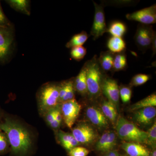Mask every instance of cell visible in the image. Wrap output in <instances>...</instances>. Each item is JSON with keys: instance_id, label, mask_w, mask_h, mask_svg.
<instances>
[{"instance_id": "1", "label": "cell", "mask_w": 156, "mask_h": 156, "mask_svg": "<svg viewBox=\"0 0 156 156\" xmlns=\"http://www.w3.org/2000/svg\"><path fill=\"white\" fill-rule=\"evenodd\" d=\"M0 130L5 134L11 150L15 154H23L31 147L32 140L28 130L9 118L0 122Z\"/></svg>"}, {"instance_id": "2", "label": "cell", "mask_w": 156, "mask_h": 156, "mask_svg": "<svg viewBox=\"0 0 156 156\" xmlns=\"http://www.w3.org/2000/svg\"><path fill=\"white\" fill-rule=\"evenodd\" d=\"M119 137L127 142L147 144V133L140 130L133 123L121 117L116 126Z\"/></svg>"}, {"instance_id": "3", "label": "cell", "mask_w": 156, "mask_h": 156, "mask_svg": "<svg viewBox=\"0 0 156 156\" xmlns=\"http://www.w3.org/2000/svg\"><path fill=\"white\" fill-rule=\"evenodd\" d=\"M87 67V92L91 96L100 94L102 83V70L101 68L97 56H95L86 62Z\"/></svg>"}, {"instance_id": "4", "label": "cell", "mask_w": 156, "mask_h": 156, "mask_svg": "<svg viewBox=\"0 0 156 156\" xmlns=\"http://www.w3.org/2000/svg\"><path fill=\"white\" fill-rule=\"evenodd\" d=\"M40 111L44 113L58 106L59 103V85L48 83L43 86L38 93Z\"/></svg>"}, {"instance_id": "5", "label": "cell", "mask_w": 156, "mask_h": 156, "mask_svg": "<svg viewBox=\"0 0 156 156\" xmlns=\"http://www.w3.org/2000/svg\"><path fill=\"white\" fill-rule=\"evenodd\" d=\"M14 26H0V63H5L11 57L14 48Z\"/></svg>"}, {"instance_id": "6", "label": "cell", "mask_w": 156, "mask_h": 156, "mask_svg": "<svg viewBox=\"0 0 156 156\" xmlns=\"http://www.w3.org/2000/svg\"><path fill=\"white\" fill-rule=\"evenodd\" d=\"M155 31L151 25L139 23L134 37V42L140 50L144 52L151 49Z\"/></svg>"}, {"instance_id": "7", "label": "cell", "mask_w": 156, "mask_h": 156, "mask_svg": "<svg viewBox=\"0 0 156 156\" xmlns=\"http://www.w3.org/2000/svg\"><path fill=\"white\" fill-rule=\"evenodd\" d=\"M81 106L75 98L62 103V119L68 128H72L80 112Z\"/></svg>"}, {"instance_id": "8", "label": "cell", "mask_w": 156, "mask_h": 156, "mask_svg": "<svg viewBox=\"0 0 156 156\" xmlns=\"http://www.w3.org/2000/svg\"><path fill=\"white\" fill-rule=\"evenodd\" d=\"M95 12L94 21L91 29V35L94 40H97L102 36L107 30L103 6L93 2Z\"/></svg>"}, {"instance_id": "9", "label": "cell", "mask_w": 156, "mask_h": 156, "mask_svg": "<svg viewBox=\"0 0 156 156\" xmlns=\"http://www.w3.org/2000/svg\"><path fill=\"white\" fill-rule=\"evenodd\" d=\"M72 134L80 144L92 143L97 136L94 128L86 123H80L76 126L73 129Z\"/></svg>"}, {"instance_id": "10", "label": "cell", "mask_w": 156, "mask_h": 156, "mask_svg": "<svg viewBox=\"0 0 156 156\" xmlns=\"http://www.w3.org/2000/svg\"><path fill=\"white\" fill-rule=\"evenodd\" d=\"M126 17L128 20L137 21L141 24L145 25H151L155 23L156 5L127 14Z\"/></svg>"}, {"instance_id": "11", "label": "cell", "mask_w": 156, "mask_h": 156, "mask_svg": "<svg viewBox=\"0 0 156 156\" xmlns=\"http://www.w3.org/2000/svg\"><path fill=\"white\" fill-rule=\"evenodd\" d=\"M101 90L108 101L116 106L120 98L119 88L116 81L111 78H105L102 81Z\"/></svg>"}, {"instance_id": "12", "label": "cell", "mask_w": 156, "mask_h": 156, "mask_svg": "<svg viewBox=\"0 0 156 156\" xmlns=\"http://www.w3.org/2000/svg\"><path fill=\"white\" fill-rule=\"evenodd\" d=\"M117 137L115 133L113 131L105 132L96 144L97 150L104 152L112 151L116 145Z\"/></svg>"}, {"instance_id": "13", "label": "cell", "mask_w": 156, "mask_h": 156, "mask_svg": "<svg viewBox=\"0 0 156 156\" xmlns=\"http://www.w3.org/2000/svg\"><path fill=\"white\" fill-rule=\"evenodd\" d=\"M86 115L89 121L94 126L105 128L108 125V121L101 110L95 107H89L87 109Z\"/></svg>"}, {"instance_id": "14", "label": "cell", "mask_w": 156, "mask_h": 156, "mask_svg": "<svg viewBox=\"0 0 156 156\" xmlns=\"http://www.w3.org/2000/svg\"><path fill=\"white\" fill-rule=\"evenodd\" d=\"M156 109L154 107L140 109L135 111L134 119L136 122L143 125H148L151 123L156 116Z\"/></svg>"}, {"instance_id": "15", "label": "cell", "mask_w": 156, "mask_h": 156, "mask_svg": "<svg viewBox=\"0 0 156 156\" xmlns=\"http://www.w3.org/2000/svg\"><path fill=\"white\" fill-rule=\"evenodd\" d=\"M122 148L129 156H149L148 150L141 144L135 142H125Z\"/></svg>"}, {"instance_id": "16", "label": "cell", "mask_w": 156, "mask_h": 156, "mask_svg": "<svg viewBox=\"0 0 156 156\" xmlns=\"http://www.w3.org/2000/svg\"><path fill=\"white\" fill-rule=\"evenodd\" d=\"M57 137L60 144L66 149L68 151L77 147L80 144L73 136L72 134L64 132L61 130L58 131Z\"/></svg>"}, {"instance_id": "17", "label": "cell", "mask_w": 156, "mask_h": 156, "mask_svg": "<svg viewBox=\"0 0 156 156\" xmlns=\"http://www.w3.org/2000/svg\"><path fill=\"white\" fill-rule=\"evenodd\" d=\"M75 89L80 94L84 95L87 93V67L85 63L74 82Z\"/></svg>"}, {"instance_id": "18", "label": "cell", "mask_w": 156, "mask_h": 156, "mask_svg": "<svg viewBox=\"0 0 156 156\" xmlns=\"http://www.w3.org/2000/svg\"><path fill=\"white\" fill-rule=\"evenodd\" d=\"M114 53L110 51L101 52L100 57L98 58V63L101 70L107 72L113 70Z\"/></svg>"}, {"instance_id": "19", "label": "cell", "mask_w": 156, "mask_h": 156, "mask_svg": "<svg viewBox=\"0 0 156 156\" xmlns=\"http://www.w3.org/2000/svg\"><path fill=\"white\" fill-rule=\"evenodd\" d=\"M5 2L12 9L17 12L28 16L30 15V1L28 0H7Z\"/></svg>"}, {"instance_id": "20", "label": "cell", "mask_w": 156, "mask_h": 156, "mask_svg": "<svg viewBox=\"0 0 156 156\" xmlns=\"http://www.w3.org/2000/svg\"><path fill=\"white\" fill-rule=\"evenodd\" d=\"M101 111L107 119L112 123L115 122L117 117L116 106L109 101H105L101 105Z\"/></svg>"}, {"instance_id": "21", "label": "cell", "mask_w": 156, "mask_h": 156, "mask_svg": "<svg viewBox=\"0 0 156 156\" xmlns=\"http://www.w3.org/2000/svg\"><path fill=\"white\" fill-rule=\"evenodd\" d=\"M108 48L112 53H120L123 52L126 48V44L122 38L112 37L109 39Z\"/></svg>"}, {"instance_id": "22", "label": "cell", "mask_w": 156, "mask_h": 156, "mask_svg": "<svg viewBox=\"0 0 156 156\" xmlns=\"http://www.w3.org/2000/svg\"><path fill=\"white\" fill-rule=\"evenodd\" d=\"M156 106V95L155 93L149 95L142 100L131 105L130 110L136 111L143 108Z\"/></svg>"}, {"instance_id": "23", "label": "cell", "mask_w": 156, "mask_h": 156, "mask_svg": "<svg viewBox=\"0 0 156 156\" xmlns=\"http://www.w3.org/2000/svg\"><path fill=\"white\" fill-rule=\"evenodd\" d=\"M89 36L86 31L81 32L80 33L75 35L67 42L66 45V48H72L76 47L83 46L88 40Z\"/></svg>"}, {"instance_id": "24", "label": "cell", "mask_w": 156, "mask_h": 156, "mask_svg": "<svg viewBox=\"0 0 156 156\" xmlns=\"http://www.w3.org/2000/svg\"><path fill=\"white\" fill-rule=\"evenodd\" d=\"M126 25L122 22L120 21H115L113 22L107 28L106 32H108L111 34L112 37H122L125 34L126 31Z\"/></svg>"}, {"instance_id": "25", "label": "cell", "mask_w": 156, "mask_h": 156, "mask_svg": "<svg viewBox=\"0 0 156 156\" xmlns=\"http://www.w3.org/2000/svg\"><path fill=\"white\" fill-rule=\"evenodd\" d=\"M127 66V59L126 54L123 52L115 54L113 70L119 71L126 68Z\"/></svg>"}, {"instance_id": "26", "label": "cell", "mask_w": 156, "mask_h": 156, "mask_svg": "<svg viewBox=\"0 0 156 156\" xmlns=\"http://www.w3.org/2000/svg\"><path fill=\"white\" fill-rule=\"evenodd\" d=\"M87 54V49L83 46L71 48L70 55L72 58L77 61L82 60Z\"/></svg>"}, {"instance_id": "27", "label": "cell", "mask_w": 156, "mask_h": 156, "mask_svg": "<svg viewBox=\"0 0 156 156\" xmlns=\"http://www.w3.org/2000/svg\"><path fill=\"white\" fill-rule=\"evenodd\" d=\"M150 78L149 76L144 74L136 75L131 80V85L135 87L141 86L147 82L149 80Z\"/></svg>"}, {"instance_id": "28", "label": "cell", "mask_w": 156, "mask_h": 156, "mask_svg": "<svg viewBox=\"0 0 156 156\" xmlns=\"http://www.w3.org/2000/svg\"><path fill=\"white\" fill-rule=\"evenodd\" d=\"M75 89L73 81H68V86L67 91L65 95L62 99L60 103L72 100L75 98Z\"/></svg>"}, {"instance_id": "29", "label": "cell", "mask_w": 156, "mask_h": 156, "mask_svg": "<svg viewBox=\"0 0 156 156\" xmlns=\"http://www.w3.org/2000/svg\"><path fill=\"white\" fill-rule=\"evenodd\" d=\"M132 91L128 87H123L119 89L120 97L123 103H127L131 100Z\"/></svg>"}, {"instance_id": "30", "label": "cell", "mask_w": 156, "mask_h": 156, "mask_svg": "<svg viewBox=\"0 0 156 156\" xmlns=\"http://www.w3.org/2000/svg\"><path fill=\"white\" fill-rule=\"evenodd\" d=\"M147 144L150 145H154L156 142V121L147 132Z\"/></svg>"}, {"instance_id": "31", "label": "cell", "mask_w": 156, "mask_h": 156, "mask_svg": "<svg viewBox=\"0 0 156 156\" xmlns=\"http://www.w3.org/2000/svg\"><path fill=\"white\" fill-rule=\"evenodd\" d=\"M89 153V151L86 148L76 147L69 151V156H87Z\"/></svg>"}, {"instance_id": "32", "label": "cell", "mask_w": 156, "mask_h": 156, "mask_svg": "<svg viewBox=\"0 0 156 156\" xmlns=\"http://www.w3.org/2000/svg\"><path fill=\"white\" fill-rule=\"evenodd\" d=\"M9 146V141L5 134L0 130V154L6 151Z\"/></svg>"}, {"instance_id": "33", "label": "cell", "mask_w": 156, "mask_h": 156, "mask_svg": "<svg viewBox=\"0 0 156 156\" xmlns=\"http://www.w3.org/2000/svg\"><path fill=\"white\" fill-rule=\"evenodd\" d=\"M12 23L4 13L0 2V26H10Z\"/></svg>"}, {"instance_id": "34", "label": "cell", "mask_w": 156, "mask_h": 156, "mask_svg": "<svg viewBox=\"0 0 156 156\" xmlns=\"http://www.w3.org/2000/svg\"><path fill=\"white\" fill-rule=\"evenodd\" d=\"M57 107L51 109L45 113L46 122L49 125L53 122V121L55 120V113H56V108Z\"/></svg>"}, {"instance_id": "35", "label": "cell", "mask_w": 156, "mask_h": 156, "mask_svg": "<svg viewBox=\"0 0 156 156\" xmlns=\"http://www.w3.org/2000/svg\"><path fill=\"white\" fill-rule=\"evenodd\" d=\"M62 119V117L61 110L57 106L56 107V113H55V120L61 124Z\"/></svg>"}, {"instance_id": "36", "label": "cell", "mask_w": 156, "mask_h": 156, "mask_svg": "<svg viewBox=\"0 0 156 156\" xmlns=\"http://www.w3.org/2000/svg\"><path fill=\"white\" fill-rule=\"evenodd\" d=\"M151 49L152 50V56H153L154 55H155L156 53V36L154 37L153 40L151 47Z\"/></svg>"}, {"instance_id": "37", "label": "cell", "mask_w": 156, "mask_h": 156, "mask_svg": "<svg viewBox=\"0 0 156 156\" xmlns=\"http://www.w3.org/2000/svg\"><path fill=\"white\" fill-rule=\"evenodd\" d=\"M109 156H121L116 151H111L107 153Z\"/></svg>"}, {"instance_id": "38", "label": "cell", "mask_w": 156, "mask_h": 156, "mask_svg": "<svg viewBox=\"0 0 156 156\" xmlns=\"http://www.w3.org/2000/svg\"><path fill=\"white\" fill-rule=\"evenodd\" d=\"M151 156H156V151L154 150L152 153Z\"/></svg>"}, {"instance_id": "39", "label": "cell", "mask_w": 156, "mask_h": 156, "mask_svg": "<svg viewBox=\"0 0 156 156\" xmlns=\"http://www.w3.org/2000/svg\"><path fill=\"white\" fill-rule=\"evenodd\" d=\"M104 156H109L108 155V154H106Z\"/></svg>"}, {"instance_id": "40", "label": "cell", "mask_w": 156, "mask_h": 156, "mask_svg": "<svg viewBox=\"0 0 156 156\" xmlns=\"http://www.w3.org/2000/svg\"><path fill=\"white\" fill-rule=\"evenodd\" d=\"M1 109H0V117H1Z\"/></svg>"}, {"instance_id": "41", "label": "cell", "mask_w": 156, "mask_h": 156, "mask_svg": "<svg viewBox=\"0 0 156 156\" xmlns=\"http://www.w3.org/2000/svg\"><path fill=\"white\" fill-rule=\"evenodd\" d=\"M124 156H128V155H125Z\"/></svg>"}]
</instances>
